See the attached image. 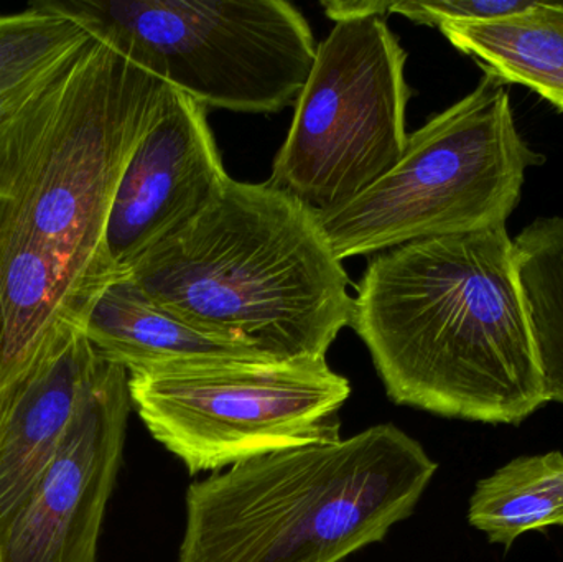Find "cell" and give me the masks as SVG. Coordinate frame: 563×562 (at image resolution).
<instances>
[{
	"mask_svg": "<svg viewBox=\"0 0 563 562\" xmlns=\"http://www.w3.org/2000/svg\"><path fill=\"white\" fill-rule=\"evenodd\" d=\"M164 91L91 38L0 118V393L85 332L118 277L109 214Z\"/></svg>",
	"mask_w": 563,
	"mask_h": 562,
	"instance_id": "cell-1",
	"label": "cell"
},
{
	"mask_svg": "<svg viewBox=\"0 0 563 562\" xmlns=\"http://www.w3.org/2000/svg\"><path fill=\"white\" fill-rule=\"evenodd\" d=\"M132 408L191 475L340 438L351 385L310 362H221L129 375Z\"/></svg>",
	"mask_w": 563,
	"mask_h": 562,
	"instance_id": "cell-8",
	"label": "cell"
},
{
	"mask_svg": "<svg viewBox=\"0 0 563 562\" xmlns=\"http://www.w3.org/2000/svg\"><path fill=\"white\" fill-rule=\"evenodd\" d=\"M389 2H374V0H363V2H323L324 12L334 22L341 20L356 19V16L369 15H389Z\"/></svg>",
	"mask_w": 563,
	"mask_h": 562,
	"instance_id": "cell-18",
	"label": "cell"
},
{
	"mask_svg": "<svg viewBox=\"0 0 563 562\" xmlns=\"http://www.w3.org/2000/svg\"><path fill=\"white\" fill-rule=\"evenodd\" d=\"M468 521L506 550L529 531L563 527L562 452L515 459L479 481Z\"/></svg>",
	"mask_w": 563,
	"mask_h": 562,
	"instance_id": "cell-14",
	"label": "cell"
},
{
	"mask_svg": "<svg viewBox=\"0 0 563 562\" xmlns=\"http://www.w3.org/2000/svg\"><path fill=\"white\" fill-rule=\"evenodd\" d=\"M440 30L488 75L528 86L563 111V2L536 0L516 15L445 23Z\"/></svg>",
	"mask_w": 563,
	"mask_h": 562,
	"instance_id": "cell-13",
	"label": "cell"
},
{
	"mask_svg": "<svg viewBox=\"0 0 563 562\" xmlns=\"http://www.w3.org/2000/svg\"><path fill=\"white\" fill-rule=\"evenodd\" d=\"M512 244L545 401L563 405V217L532 221Z\"/></svg>",
	"mask_w": 563,
	"mask_h": 562,
	"instance_id": "cell-15",
	"label": "cell"
},
{
	"mask_svg": "<svg viewBox=\"0 0 563 562\" xmlns=\"http://www.w3.org/2000/svg\"><path fill=\"white\" fill-rule=\"evenodd\" d=\"M351 327L396 405L512 426L548 405L506 227L376 254Z\"/></svg>",
	"mask_w": 563,
	"mask_h": 562,
	"instance_id": "cell-2",
	"label": "cell"
},
{
	"mask_svg": "<svg viewBox=\"0 0 563 562\" xmlns=\"http://www.w3.org/2000/svg\"><path fill=\"white\" fill-rule=\"evenodd\" d=\"M435 461L396 425L282 449L188 487L178 562H341L409 518Z\"/></svg>",
	"mask_w": 563,
	"mask_h": 562,
	"instance_id": "cell-4",
	"label": "cell"
},
{
	"mask_svg": "<svg viewBox=\"0 0 563 562\" xmlns=\"http://www.w3.org/2000/svg\"><path fill=\"white\" fill-rule=\"evenodd\" d=\"M86 339L109 362L135 373L168 372L221 362H276L188 323L118 276L96 300Z\"/></svg>",
	"mask_w": 563,
	"mask_h": 562,
	"instance_id": "cell-12",
	"label": "cell"
},
{
	"mask_svg": "<svg viewBox=\"0 0 563 562\" xmlns=\"http://www.w3.org/2000/svg\"><path fill=\"white\" fill-rule=\"evenodd\" d=\"M228 180L207 108L165 82L157 118L129 158L109 214L106 243L118 276L201 213Z\"/></svg>",
	"mask_w": 563,
	"mask_h": 562,
	"instance_id": "cell-10",
	"label": "cell"
},
{
	"mask_svg": "<svg viewBox=\"0 0 563 562\" xmlns=\"http://www.w3.org/2000/svg\"><path fill=\"white\" fill-rule=\"evenodd\" d=\"M124 276L197 329L276 362L327 360L353 317L317 211L269 181L230 177Z\"/></svg>",
	"mask_w": 563,
	"mask_h": 562,
	"instance_id": "cell-3",
	"label": "cell"
},
{
	"mask_svg": "<svg viewBox=\"0 0 563 562\" xmlns=\"http://www.w3.org/2000/svg\"><path fill=\"white\" fill-rule=\"evenodd\" d=\"M541 162L516 128L506 82L485 73L468 96L409 135L393 170L318 220L340 261L505 227L526 172Z\"/></svg>",
	"mask_w": 563,
	"mask_h": 562,
	"instance_id": "cell-5",
	"label": "cell"
},
{
	"mask_svg": "<svg viewBox=\"0 0 563 562\" xmlns=\"http://www.w3.org/2000/svg\"><path fill=\"white\" fill-rule=\"evenodd\" d=\"M131 408L128 370L102 356L55 459L0 537V562H98Z\"/></svg>",
	"mask_w": 563,
	"mask_h": 562,
	"instance_id": "cell-9",
	"label": "cell"
},
{
	"mask_svg": "<svg viewBox=\"0 0 563 562\" xmlns=\"http://www.w3.org/2000/svg\"><path fill=\"white\" fill-rule=\"evenodd\" d=\"M205 108L277 112L297 101L317 43L305 16L284 0H46Z\"/></svg>",
	"mask_w": 563,
	"mask_h": 562,
	"instance_id": "cell-6",
	"label": "cell"
},
{
	"mask_svg": "<svg viewBox=\"0 0 563 562\" xmlns=\"http://www.w3.org/2000/svg\"><path fill=\"white\" fill-rule=\"evenodd\" d=\"M406 59L383 15L336 22L317 46L269 184L323 213L393 170L409 141Z\"/></svg>",
	"mask_w": 563,
	"mask_h": 562,
	"instance_id": "cell-7",
	"label": "cell"
},
{
	"mask_svg": "<svg viewBox=\"0 0 563 562\" xmlns=\"http://www.w3.org/2000/svg\"><path fill=\"white\" fill-rule=\"evenodd\" d=\"M101 360L78 333L0 393V537L55 459Z\"/></svg>",
	"mask_w": 563,
	"mask_h": 562,
	"instance_id": "cell-11",
	"label": "cell"
},
{
	"mask_svg": "<svg viewBox=\"0 0 563 562\" xmlns=\"http://www.w3.org/2000/svg\"><path fill=\"white\" fill-rule=\"evenodd\" d=\"M536 0H437V2H393L389 13L406 16L420 25L442 26L453 22H489L528 10Z\"/></svg>",
	"mask_w": 563,
	"mask_h": 562,
	"instance_id": "cell-17",
	"label": "cell"
},
{
	"mask_svg": "<svg viewBox=\"0 0 563 562\" xmlns=\"http://www.w3.org/2000/svg\"><path fill=\"white\" fill-rule=\"evenodd\" d=\"M91 36L38 2L0 15V118L42 88Z\"/></svg>",
	"mask_w": 563,
	"mask_h": 562,
	"instance_id": "cell-16",
	"label": "cell"
}]
</instances>
